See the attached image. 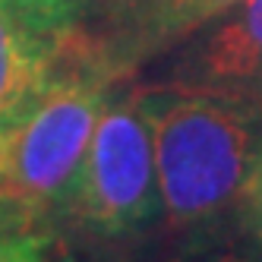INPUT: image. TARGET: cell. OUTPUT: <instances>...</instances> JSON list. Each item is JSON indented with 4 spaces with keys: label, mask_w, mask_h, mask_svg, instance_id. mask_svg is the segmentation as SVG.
<instances>
[{
    "label": "cell",
    "mask_w": 262,
    "mask_h": 262,
    "mask_svg": "<svg viewBox=\"0 0 262 262\" xmlns=\"http://www.w3.org/2000/svg\"><path fill=\"white\" fill-rule=\"evenodd\" d=\"M136 101L152 129L161 212L171 224L215 218L262 180V95L148 85Z\"/></svg>",
    "instance_id": "obj_1"
},
{
    "label": "cell",
    "mask_w": 262,
    "mask_h": 262,
    "mask_svg": "<svg viewBox=\"0 0 262 262\" xmlns=\"http://www.w3.org/2000/svg\"><path fill=\"white\" fill-rule=\"evenodd\" d=\"M117 57L89 35L67 51L45 92L0 129V196L35 215L70 212L82 158L107 104Z\"/></svg>",
    "instance_id": "obj_2"
},
{
    "label": "cell",
    "mask_w": 262,
    "mask_h": 262,
    "mask_svg": "<svg viewBox=\"0 0 262 262\" xmlns=\"http://www.w3.org/2000/svg\"><path fill=\"white\" fill-rule=\"evenodd\" d=\"M70 212L101 237L133 234L161 215L152 129L136 92L101 107Z\"/></svg>",
    "instance_id": "obj_3"
},
{
    "label": "cell",
    "mask_w": 262,
    "mask_h": 262,
    "mask_svg": "<svg viewBox=\"0 0 262 262\" xmlns=\"http://www.w3.org/2000/svg\"><path fill=\"white\" fill-rule=\"evenodd\" d=\"M79 38V0H0V126L32 107Z\"/></svg>",
    "instance_id": "obj_4"
},
{
    "label": "cell",
    "mask_w": 262,
    "mask_h": 262,
    "mask_svg": "<svg viewBox=\"0 0 262 262\" xmlns=\"http://www.w3.org/2000/svg\"><path fill=\"white\" fill-rule=\"evenodd\" d=\"M212 23L180 57L171 82L262 95V0H240Z\"/></svg>",
    "instance_id": "obj_5"
},
{
    "label": "cell",
    "mask_w": 262,
    "mask_h": 262,
    "mask_svg": "<svg viewBox=\"0 0 262 262\" xmlns=\"http://www.w3.org/2000/svg\"><path fill=\"white\" fill-rule=\"evenodd\" d=\"M54 243L57 237L45 215L0 196V262H48Z\"/></svg>",
    "instance_id": "obj_6"
},
{
    "label": "cell",
    "mask_w": 262,
    "mask_h": 262,
    "mask_svg": "<svg viewBox=\"0 0 262 262\" xmlns=\"http://www.w3.org/2000/svg\"><path fill=\"white\" fill-rule=\"evenodd\" d=\"M240 0H148L145 4V32L148 35H186L215 16L228 13Z\"/></svg>",
    "instance_id": "obj_7"
},
{
    "label": "cell",
    "mask_w": 262,
    "mask_h": 262,
    "mask_svg": "<svg viewBox=\"0 0 262 262\" xmlns=\"http://www.w3.org/2000/svg\"><path fill=\"white\" fill-rule=\"evenodd\" d=\"M183 262H247L237 253H209V256H196V259H183Z\"/></svg>",
    "instance_id": "obj_8"
},
{
    "label": "cell",
    "mask_w": 262,
    "mask_h": 262,
    "mask_svg": "<svg viewBox=\"0 0 262 262\" xmlns=\"http://www.w3.org/2000/svg\"><path fill=\"white\" fill-rule=\"evenodd\" d=\"M48 262H76V256H73V250L67 247L63 240H57L54 250H51V256H48Z\"/></svg>",
    "instance_id": "obj_9"
},
{
    "label": "cell",
    "mask_w": 262,
    "mask_h": 262,
    "mask_svg": "<svg viewBox=\"0 0 262 262\" xmlns=\"http://www.w3.org/2000/svg\"><path fill=\"white\" fill-rule=\"evenodd\" d=\"M107 4H120V7H145L148 0H107Z\"/></svg>",
    "instance_id": "obj_10"
},
{
    "label": "cell",
    "mask_w": 262,
    "mask_h": 262,
    "mask_svg": "<svg viewBox=\"0 0 262 262\" xmlns=\"http://www.w3.org/2000/svg\"><path fill=\"white\" fill-rule=\"evenodd\" d=\"M256 190H259V215H262V180H259V186H256Z\"/></svg>",
    "instance_id": "obj_11"
},
{
    "label": "cell",
    "mask_w": 262,
    "mask_h": 262,
    "mask_svg": "<svg viewBox=\"0 0 262 262\" xmlns=\"http://www.w3.org/2000/svg\"><path fill=\"white\" fill-rule=\"evenodd\" d=\"M0 129H4V126H0Z\"/></svg>",
    "instance_id": "obj_12"
}]
</instances>
